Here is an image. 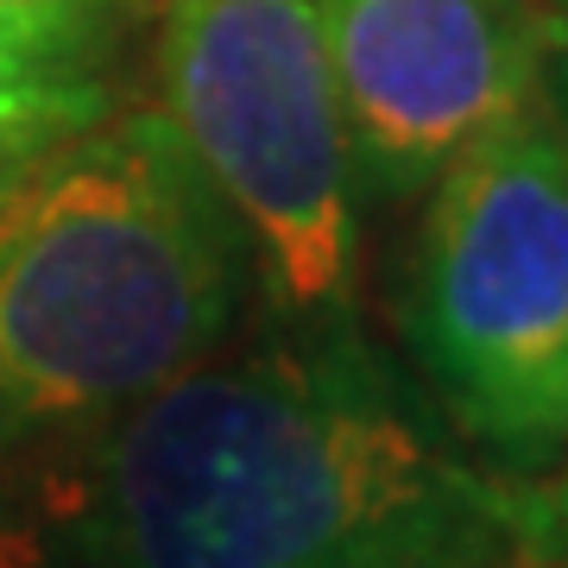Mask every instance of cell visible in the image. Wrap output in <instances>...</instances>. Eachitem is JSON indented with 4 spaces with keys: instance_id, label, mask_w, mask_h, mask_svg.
<instances>
[{
    "instance_id": "3957f363",
    "label": "cell",
    "mask_w": 568,
    "mask_h": 568,
    "mask_svg": "<svg viewBox=\"0 0 568 568\" xmlns=\"http://www.w3.org/2000/svg\"><path fill=\"white\" fill-rule=\"evenodd\" d=\"M405 347L487 467L549 480L568 462V133L549 95L424 190Z\"/></svg>"
},
{
    "instance_id": "8fae6325",
    "label": "cell",
    "mask_w": 568,
    "mask_h": 568,
    "mask_svg": "<svg viewBox=\"0 0 568 568\" xmlns=\"http://www.w3.org/2000/svg\"><path fill=\"white\" fill-rule=\"evenodd\" d=\"M51 7H70V0H0V20H26V13H51Z\"/></svg>"
},
{
    "instance_id": "30bf717a",
    "label": "cell",
    "mask_w": 568,
    "mask_h": 568,
    "mask_svg": "<svg viewBox=\"0 0 568 568\" xmlns=\"http://www.w3.org/2000/svg\"><path fill=\"white\" fill-rule=\"evenodd\" d=\"M32 159H0V227H7V209H13V196H20V178Z\"/></svg>"
},
{
    "instance_id": "7a4b0ae2",
    "label": "cell",
    "mask_w": 568,
    "mask_h": 568,
    "mask_svg": "<svg viewBox=\"0 0 568 568\" xmlns=\"http://www.w3.org/2000/svg\"><path fill=\"white\" fill-rule=\"evenodd\" d=\"M246 241L159 108L26 164L0 227V448L51 455L234 342Z\"/></svg>"
},
{
    "instance_id": "52a82bcc",
    "label": "cell",
    "mask_w": 568,
    "mask_h": 568,
    "mask_svg": "<svg viewBox=\"0 0 568 568\" xmlns=\"http://www.w3.org/2000/svg\"><path fill=\"white\" fill-rule=\"evenodd\" d=\"M0 568H82L70 467L0 448Z\"/></svg>"
},
{
    "instance_id": "6da1fadb",
    "label": "cell",
    "mask_w": 568,
    "mask_h": 568,
    "mask_svg": "<svg viewBox=\"0 0 568 568\" xmlns=\"http://www.w3.org/2000/svg\"><path fill=\"white\" fill-rule=\"evenodd\" d=\"M82 568H549L487 467L361 328H265L70 462Z\"/></svg>"
},
{
    "instance_id": "8992f818",
    "label": "cell",
    "mask_w": 568,
    "mask_h": 568,
    "mask_svg": "<svg viewBox=\"0 0 568 568\" xmlns=\"http://www.w3.org/2000/svg\"><path fill=\"white\" fill-rule=\"evenodd\" d=\"M102 114H114V82L95 0L0 20V159H39Z\"/></svg>"
},
{
    "instance_id": "277c9868",
    "label": "cell",
    "mask_w": 568,
    "mask_h": 568,
    "mask_svg": "<svg viewBox=\"0 0 568 568\" xmlns=\"http://www.w3.org/2000/svg\"><path fill=\"white\" fill-rule=\"evenodd\" d=\"M159 114L246 241L272 328H361V178L316 0H164Z\"/></svg>"
},
{
    "instance_id": "ba28073f",
    "label": "cell",
    "mask_w": 568,
    "mask_h": 568,
    "mask_svg": "<svg viewBox=\"0 0 568 568\" xmlns=\"http://www.w3.org/2000/svg\"><path fill=\"white\" fill-rule=\"evenodd\" d=\"M530 518H537V544L549 568H568V462L549 480H530Z\"/></svg>"
},
{
    "instance_id": "5b68a950",
    "label": "cell",
    "mask_w": 568,
    "mask_h": 568,
    "mask_svg": "<svg viewBox=\"0 0 568 568\" xmlns=\"http://www.w3.org/2000/svg\"><path fill=\"white\" fill-rule=\"evenodd\" d=\"M361 203H410L544 95L549 0H316Z\"/></svg>"
},
{
    "instance_id": "9c48e42d",
    "label": "cell",
    "mask_w": 568,
    "mask_h": 568,
    "mask_svg": "<svg viewBox=\"0 0 568 568\" xmlns=\"http://www.w3.org/2000/svg\"><path fill=\"white\" fill-rule=\"evenodd\" d=\"M544 95L556 108V121L568 133V0H549V70H544Z\"/></svg>"
}]
</instances>
